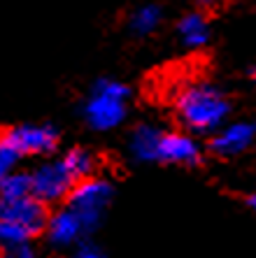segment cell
<instances>
[{
    "label": "cell",
    "instance_id": "cell-13",
    "mask_svg": "<svg viewBox=\"0 0 256 258\" xmlns=\"http://www.w3.org/2000/svg\"><path fill=\"white\" fill-rule=\"evenodd\" d=\"M30 196V174L12 172L0 181V200H19Z\"/></svg>",
    "mask_w": 256,
    "mask_h": 258
},
{
    "label": "cell",
    "instance_id": "cell-2",
    "mask_svg": "<svg viewBox=\"0 0 256 258\" xmlns=\"http://www.w3.org/2000/svg\"><path fill=\"white\" fill-rule=\"evenodd\" d=\"M128 86L117 79H100L84 105L86 123L95 131H112L126 119Z\"/></svg>",
    "mask_w": 256,
    "mask_h": 258
},
{
    "label": "cell",
    "instance_id": "cell-14",
    "mask_svg": "<svg viewBox=\"0 0 256 258\" xmlns=\"http://www.w3.org/2000/svg\"><path fill=\"white\" fill-rule=\"evenodd\" d=\"M28 240H30V233L26 228H21V226L14 223V221L0 219V249H5V251H14V249L26 246V242Z\"/></svg>",
    "mask_w": 256,
    "mask_h": 258
},
{
    "label": "cell",
    "instance_id": "cell-19",
    "mask_svg": "<svg viewBox=\"0 0 256 258\" xmlns=\"http://www.w3.org/2000/svg\"><path fill=\"white\" fill-rule=\"evenodd\" d=\"M249 207L256 212V196H251V198H249Z\"/></svg>",
    "mask_w": 256,
    "mask_h": 258
},
{
    "label": "cell",
    "instance_id": "cell-17",
    "mask_svg": "<svg viewBox=\"0 0 256 258\" xmlns=\"http://www.w3.org/2000/svg\"><path fill=\"white\" fill-rule=\"evenodd\" d=\"M7 258H35V253L30 251L28 246H21V249H14V251H10V256Z\"/></svg>",
    "mask_w": 256,
    "mask_h": 258
},
{
    "label": "cell",
    "instance_id": "cell-15",
    "mask_svg": "<svg viewBox=\"0 0 256 258\" xmlns=\"http://www.w3.org/2000/svg\"><path fill=\"white\" fill-rule=\"evenodd\" d=\"M161 24V10L156 5H144L140 7L131 19V28L137 35H149L151 30H156V26Z\"/></svg>",
    "mask_w": 256,
    "mask_h": 258
},
{
    "label": "cell",
    "instance_id": "cell-6",
    "mask_svg": "<svg viewBox=\"0 0 256 258\" xmlns=\"http://www.w3.org/2000/svg\"><path fill=\"white\" fill-rule=\"evenodd\" d=\"M0 219L19 223L21 228H26L30 233V237H35L37 233L47 228V210L40 200H35L33 196L19 200H0Z\"/></svg>",
    "mask_w": 256,
    "mask_h": 258
},
{
    "label": "cell",
    "instance_id": "cell-11",
    "mask_svg": "<svg viewBox=\"0 0 256 258\" xmlns=\"http://www.w3.org/2000/svg\"><path fill=\"white\" fill-rule=\"evenodd\" d=\"M179 37L186 47H202V44L210 40V28H208V21L205 17L198 12L193 14H186L182 21H179Z\"/></svg>",
    "mask_w": 256,
    "mask_h": 258
},
{
    "label": "cell",
    "instance_id": "cell-8",
    "mask_svg": "<svg viewBox=\"0 0 256 258\" xmlns=\"http://www.w3.org/2000/svg\"><path fill=\"white\" fill-rule=\"evenodd\" d=\"M256 140V123L251 121H235L228 126H221L212 138V149L219 156H235L249 149Z\"/></svg>",
    "mask_w": 256,
    "mask_h": 258
},
{
    "label": "cell",
    "instance_id": "cell-4",
    "mask_svg": "<svg viewBox=\"0 0 256 258\" xmlns=\"http://www.w3.org/2000/svg\"><path fill=\"white\" fill-rule=\"evenodd\" d=\"M0 142L17 151V156H44L56 149L59 133L47 123H21L0 133Z\"/></svg>",
    "mask_w": 256,
    "mask_h": 258
},
{
    "label": "cell",
    "instance_id": "cell-10",
    "mask_svg": "<svg viewBox=\"0 0 256 258\" xmlns=\"http://www.w3.org/2000/svg\"><path fill=\"white\" fill-rule=\"evenodd\" d=\"M163 131L156 126H137L131 135V154L142 163L156 161V151H159V140H161Z\"/></svg>",
    "mask_w": 256,
    "mask_h": 258
},
{
    "label": "cell",
    "instance_id": "cell-16",
    "mask_svg": "<svg viewBox=\"0 0 256 258\" xmlns=\"http://www.w3.org/2000/svg\"><path fill=\"white\" fill-rule=\"evenodd\" d=\"M19 163V156L17 151L10 149L5 142H0V181L5 179L7 174L14 172V165Z\"/></svg>",
    "mask_w": 256,
    "mask_h": 258
},
{
    "label": "cell",
    "instance_id": "cell-9",
    "mask_svg": "<svg viewBox=\"0 0 256 258\" xmlns=\"http://www.w3.org/2000/svg\"><path fill=\"white\" fill-rule=\"evenodd\" d=\"M47 237L52 244L56 246H70L75 244V242L82 237L84 233H86V228H84L82 219H79L75 212L70 210V207H63V210H59L56 214H52L47 219Z\"/></svg>",
    "mask_w": 256,
    "mask_h": 258
},
{
    "label": "cell",
    "instance_id": "cell-7",
    "mask_svg": "<svg viewBox=\"0 0 256 258\" xmlns=\"http://www.w3.org/2000/svg\"><path fill=\"white\" fill-rule=\"evenodd\" d=\"M156 161L173 165H196L200 161V144L186 133H166L159 140Z\"/></svg>",
    "mask_w": 256,
    "mask_h": 258
},
{
    "label": "cell",
    "instance_id": "cell-12",
    "mask_svg": "<svg viewBox=\"0 0 256 258\" xmlns=\"http://www.w3.org/2000/svg\"><path fill=\"white\" fill-rule=\"evenodd\" d=\"M61 161H63V165L68 168V172L75 177V181L91 179L95 172V156L89 149H82V147L70 149Z\"/></svg>",
    "mask_w": 256,
    "mask_h": 258
},
{
    "label": "cell",
    "instance_id": "cell-1",
    "mask_svg": "<svg viewBox=\"0 0 256 258\" xmlns=\"http://www.w3.org/2000/svg\"><path fill=\"white\" fill-rule=\"evenodd\" d=\"M175 107L179 121L193 133H217L231 112L226 96L212 84L186 86L179 91Z\"/></svg>",
    "mask_w": 256,
    "mask_h": 258
},
{
    "label": "cell",
    "instance_id": "cell-18",
    "mask_svg": "<svg viewBox=\"0 0 256 258\" xmlns=\"http://www.w3.org/2000/svg\"><path fill=\"white\" fill-rule=\"evenodd\" d=\"M72 258H103V253L95 251V249H79Z\"/></svg>",
    "mask_w": 256,
    "mask_h": 258
},
{
    "label": "cell",
    "instance_id": "cell-5",
    "mask_svg": "<svg viewBox=\"0 0 256 258\" xmlns=\"http://www.w3.org/2000/svg\"><path fill=\"white\" fill-rule=\"evenodd\" d=\"M30 174V196L40 200L42 205L47 203H59V200L68 198L70 191L75 188V177L68 172L63 161H47L37 165Z\"/></svg>",
    "mask_w": 256,
    "mask_h": 258
},
{
    "label": "cell",
    "instance_id": "cell-3",
    "mask_svg": "<svg viewBox=\"0 0 256 258\" xmlns=\"http://www.w3.org/2000/svg\"><path fill=\"white\" fill-rule=\"evenodd\" d=\"M112 200V186L105 179L91 177V179L77 181L68 196V207L82 219L84 228L93 230L100 221L103 212Z\"/></svg>",
    "mask_w": 256,
    "mask_h": 258
}]
</instances>
